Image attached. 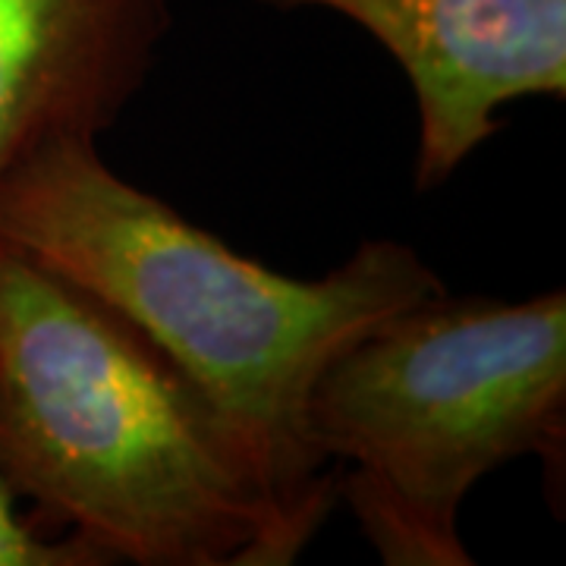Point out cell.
Masks as SVG:
<instances>
[{"label": "cell", "instance_id": "cell-3", "mask_svg": "<svg viewBox=\"0 0 566 566\" xmlns=\"http://www.w3.org/2000/svg\"><path fill=\"white\" fill-rule=\"evenodd\" d=\"M308 428L381 564L469 566L460 510L482 479L542 457L564 485L566 293L409 305L324 368Z\"/></svg>", "mask_w": 566, "mask_h": 566}, {"label": "cell", "instance_id": "cell-2", "mask_svg": "<svg viewBox=\"0 0 566 566\" xmlns=\"http://www.w3.org/2000/svg\"><path fill=\"white\" fill-rule=\"evenodd\" d=\"M0 475L104 564L286 566L218 412L142 331L0 243Z\"/></svg>", "mask_w": 566, "mask_h": 566}, {"label": "cell", "instance_id": "cell-4", "mask_svg": "<svg viewBox=\"0 0 566 566\" xmlns=\"http://www.w3.org/2000/svg\"><path fill=\"white\" fill-rule=\"evenodd\" d=\"M331 10L400 63L419 107L416 189L447 182L497 129L501 107L566 95V0H252Z\"/></svg>", "mask_w": 566, "mask_h": 566}, {"label": "cell", "instance_id": "cell-5", "mask_svg": "<svg viewBox=\"0 0 566 566\" xmlns=\"http://www.w3.org/2000/svg\"><path fill=\"white\" fill-rule=\"evenodd\" d=\"M170 29L174 0H0V180L44 142L114 129Z\"/></svg>", "mask_w": 566, "mask_h": 566}, {"label": "cell", "instance_id": "cell-6", "mask_svg": "<svg viewBox=\"0 0 566 566\" xmlns=\"http://www.w3.org/2000/svg\"><path fill=\"white\" fill-rule=\"evenodd\" d=\"M0 566H107L104 557L73 535L41 528L0 475Z\"/></svg>", "mask_w": 566, "mask_h": 566}, {"label": "cell", "instance_id": "cell-1", "mask_svg": "<svg viewBox=\"0 0 566 566\" xmlns=\"http://www.w3.org/2000/svg\"><path fill=\"white\" fill-rule=\"evenodd\" d=\"M0 243L80 283L180 368L252 465L290 560L337 504L340 472L308 428L324 368L390 315L447 293L397 240H365L322 277L271 271L80 136L44 142L0 180Z\"/></svg>", "mask_w": 566, "mask_h": 566}]
</instances>
